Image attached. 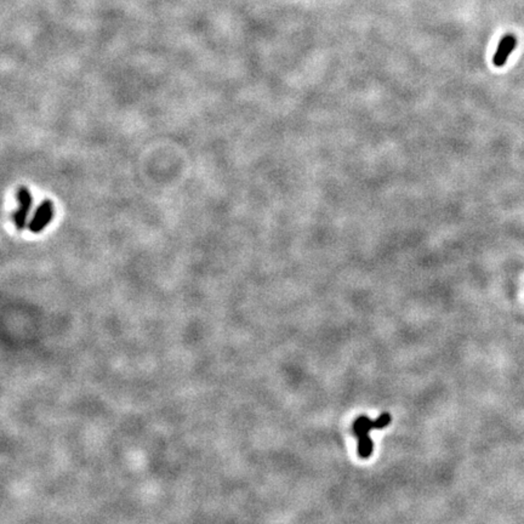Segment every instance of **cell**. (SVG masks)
I'll return each mask as SVG.
<instances>
[{
  "mask_svg": "<svg viewBox=\"0 0 524 524\" xmlns=\"http://www.w3.org/2000/svg\"><path fill=\"white\" fill-rule=\"evenodd\" d=\"M392 421V416L389 413L381 414L376 420L372 421L366 415H360L353 422V433L358 439L357 453L362 459H369L374 451V442L369 436L372 430H383L389 426Z\"/></svg>",
  "mask_w": 524,
  "mask_h": 524,
  "instance_id": "1",
  "label": "cell"
},
{
  "mask_svg": "<svg viewBox=\"0 0 524 524\" xmlns=\"http://www.w3.org/2000/svg\"><path fill=\"white\" fill-rule=\"evenodd\" d=\"M16 198L19 205H17L16 211L14 213V222L16 228L19 231H22L28 225V216L33 205V198L27 187H20L17 189Z\"/></svg>",
  "mask_w": 524,
  "mask_h": 524,
  "instance_id": "2",
  "label": "cell"
},
{
  "mask_svg": "<svg viewBox=\"0 0 524 524\" xmlns=\"http://www.w3.org/2000/svg\"><path fill=\"white\" fill-rule=\"evenodd\" d=\"M54 219V204L49 199H45L39 204V207L29 221L28 228L32 233L43 232Z\"/></svg>",
  "mask_w": 524,
  "mask_h": 524,
  "instance_id": "3",
  "label": "cell"
},
{
  "mask_svg": "<svg viewBox=\"0 0 524 524\" xmlns=\"http://www.w3.org/2000/svg\"><path fill=\"white\" fill-rule=\"evenodd\" d=\"M517 45V38L512 34H507L505 37H502L501 41H500L498 50H496L495 55L493 57V63L496 67H502L506 62H507L508 56L511 55L512 51L514 50Z\"/></svg>",
  "mask_w": 524,
  "mask_h": 524,
  "instance_id": "4",
  "label": "cell"
}]
</instances>
